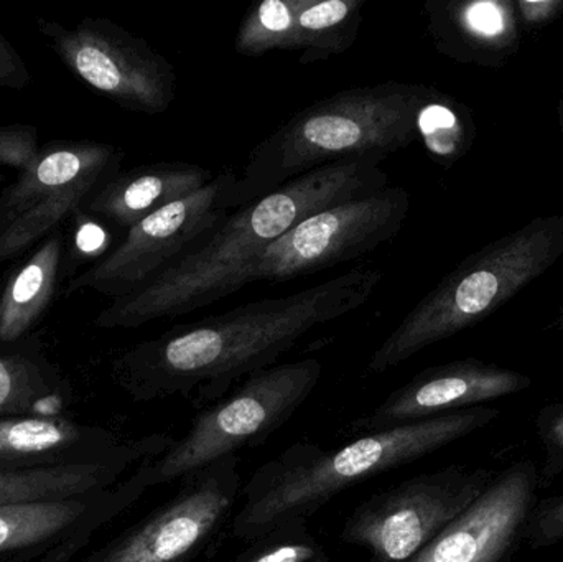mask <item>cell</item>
Wrapping results in <instances>:
<instances>
[{
	"mask_svg": "<svg viewBox=\"0 0 563 562\" xmlns=\"http://www.w3.org/2000/svg\"><path fill=\"white\" fill-rule=\"evenodd\" d=\"M380 279L379 269L354 267L290 296L177 323L125 356V388L139 401L191 398L203 408L213 405L247 376L276 365L314 327L363 307Z\"/></svg>",
	"mask_w": 563,
	"mask_h": 562,
	"instance_id": "cell-1",
	"label": "cell"
},
{
	"mask_svg": "<svg viewBox=\"0 0 563 562\" xmlns=\"http://www.w3.org/2000/svg\"><path fill=\"white\" fill-rule=\"evenodd\" d=\"M380 158L338 162L244 205L190 253L118 304L109 322L134 327L175 319L238 293L241 271L303 218L389 187Z\"/></svg>",
	"mask_w": 563,
	"mask_h": 562,
	"instance_id": "cell-2",
	"label": "cell"
},
{
	"mask_svg": "<svg viewBox=\"0 0 563 562\" xmlns=\"http://www.w3.org/2000/svg\"><path fill=\"white\" fill-rule=\"evenodd\" d=\"M498 418L499 409L478 406L360 436L333 451L295 442L241 487L244 502L231 520V533L251 543L282 525L308 521L347 488L429 458Z\"/></svg>",
	"mask_w": 563,
	"mask_h": 562,
	"instance_id": "cell-3",
	"label": "cell"
},
{
	"mask_svg": "<svg viewBox=\"0 0 563 562\" xmlns=\"http://www.w3.org/2000/svg\"><path fill=\"white\" fill-rule=\"evenodd\" d=\"M439 92L430 86L384 81L307 106L251 151L241 174L231 172L221 207L238 210L338 162L386 161L419 141L420 114Z\"/></svg>",
	"mask_w": 563,
	"mask_h": 562,
	"instance_id": "cell-4",
	"label": "cell"
},
{
	"mask_svg": "<svg viewBox=\"0 0 563 562\" xmlns=\"http://www.w3.org/2000/svg\"><path fill=\"white\" fill-rule=\"evenodd\" d=\"M562 254L563 213L536 218L470 254L374 350L367 373L387 372L488 319L551 269Z\"/></svg>",
	"mask_w": 563,
	"mask_h": 562,
	"instance_id": "cell-5",
	"label": "cell"
},
{
	"mask_svg": "<svg viewBox=\"0 0 563 562\" xmlns=\"http://www.w3.org/2000/svg\"><path fill=\"white\" fill-rule=\"evenodd\" d=\"M321 373L320 360L303 359L247 376L220 401L205 406L187 434L161 458L142 462L148 487L180 482L221 459L264 444L310 398Z\"/></svg>",
	"mask_w": 563,
	"mask_h": 562,
	"instance_id": "cell-6",
	"label": "cell"
},
{
	"mask_svg": "<svg viewBox=\"0 0 563 562\" xmlns=\"http://www.w3.org/2000/svg\"><path fill=\"white\" fill-rule=\"evenodd\" d=\"M493 482L483 467L450 465L407 478L357 505L340 540L363 548L369 562H409L432 543Z\"/></svg>",
	"mask_w": 563,
	"mask_h": 562,
	"instance_id": "cell-7",
	"label": "cell"
},
{
	"mask_svg": "<svg viewBox=\"0 0 563 562\" xmlns=\"http://www.w3.org/2000/svg\"><path fill=\"white\" fill-rule=\"evenodd\" d=\"M409 208L410 195L394 185L323 208L244 267L236 290L257 280L287 283L373 253L402 230Z\"/></svg>",
	"mask_w": 563,
	"mask_h": 562,
	"instance_id": "cell-8",
	"label": "cell"
},
{
	"mask_svg": "<svg viewBox=\"0 0 563 562\" xmlns=\"http://www.w3.org/2000/svg\"><path fill=\"white\" fill-rule=\"evenodd\" d=\"M241 487L238 455L187 475L165 504L88 562H198L230 521Z\"/></svg>",
	"mask_w": 563,
	"mask_h": 562,
	"instance_id": "cell-9",
	"label": "cell"
},
{
	"mask_svg": "<svg viewBox=\"0 0 563 562\" xmlns=\"http://www.w3.org/2000/svg\"><path fill=\"white\" fill-rule=\"evenodd\" d=\"M531 385L528 375L478 359L430 366L394 389L373 411L354 419L346 434L360 438L446 412L478 408L483 403L526 392Z\"/></svg>",
	"mask_w": 563,
	"mask_h": 562,
	"instance_id": "cell-10",
	"label": "cell"
},
{
	"mask_svg": "<svg viewBox=\"0 0 563 562\" xmlns=\"http://www.w3.org/2000/svg\"><path fill=\"white\" fill-rule=\"evenodd\" d=\"M538 488L536 465L516 462L493 478L482 497L409 562L511 561L538 504Z\"/></svg>",
	"mask_w": 563,
	"mask_h": 562,
	"instance_id": "cell-11",
	"label": "cell"
},
{
	"mask_svg": "<svg viewBox=\"0 0 563 562\" xmlns=\"http://www.w3.org/2000/svg\"><path fill=\"white\" fill-rule=\"evenodd\" d=\"M230 174H218L207 187L134 224L124 246L104 267V279L121 280L131 296L203 243L230 217L231 211L221 207Z\"/></svg>",
	"mask_w": 563,
	"mask_h": 562,
	"instance_id": "cell-12",
	"label": "cell"
},
{
	"mask_svg": "<svg viewBox=\"0 0 563 562\" xmlns=\"http://www.w3.org/2000/svg\"><path fill=\"white\" fill-rule=\"evenodd\" d=\"M73 62L92 88L147 114L167 111L177 96L174 65L144 40L124 32L92 35L78 46Z\"/></svg>",
	"mask_w": 563,
	"mask_h": 562,
	"instance_id": "cell-13",
	"label": "cell"
},
{
	"mask_svg": "<svg viewBox=\"0 0 563 562\" xmlns=\"http://www.w3.org/2000/svg\"><path fill=\"white\" fill-rule=\"evenodd\" d=\"M423 9L433 45L455 62L501 68L519 52L512 0H429Z\"/></svg>",
	"mask_w": 563,
	"mask_h": 562,
	"instance_id": "cell-14",
	"label": "cell"
},
{
	"mask_svg": "<svg viewBox=\"0 0 563 562\" xmlns=\"http://www.w3.org/2000/svg\"><path fill=\"white\" fill-rule=\"evenodd\" d=\"M174 441L170 436L154 434L119 448L104 461L0 471V505L68 500L102 491L134 462L161 458Z\"/></svg>",
	"mask_w": 563,
	"mask_h": 562,
	"instance_id": "cell-15",
	"label": "cell"
},
{
	"mask_svg": "<svg viewBox=\"0 0 563 562\" xmlns=\"http://www.w3.org/2000/svg\"><path fill=\"white\" fill-rule=\"evenodd\" d=\"M217 175L211 168L187 162H162L139 168L115 185L109 208L124 223L137 224L161 208L207 187Z\"/></svg>",
	"mask_w": 563,
	"mask_h": 562,
	"instance_id": "cell-16",
	"label": "cell"
},
{
	"mask_svg": "<svg viewBox=\"0 0 563 562\" xmlns=\"http://www.w3.org/2000/svg\"><path fill=\"white\" fill-rule=\"evenodd\" d=\"M364 0H303L295 25L294 52L303 66L343 55L356 42Z\"/></svg>",
	"mask_w": 563,
	"mask_h": 562,
	"instance_id": "cell-17",
	"label": "cell"
},
{
	"mask_svg": "<svg viewBox=\"0 0 563 562\" xmlns=\"http://www.w3.org/2000/svg\"><path fill=\"white\" fill-rule=\"evenodd\" d=\"M88 508L76 498L0 505V553L49 540L75 525Z\"/></svg>",
	"mask_w": 563,
	"mask_h": 562,
	"instance_id": "cell-18",
	"label": "cell"
},
{
	"mask_svg": "<svg viewBox=\"0 0 563 562\" xmlns=\"http://www.w3.org/2000/svg\"><path fill=\"white\" fill-rule=\"evenodd\" d=\"M419 129L433 161L446 168L466 155L476 135L472 111L442 91L423 108Z\"/></svg>",
	"mask_w": 563,
	"mask_h": 562,
	"instance_id": "cell-19",
	"label": "cell"
},
{
	"mask_svg": "<svg viewBox=\"0 0 563 562\" xmlns=\"http://www.w3.org/2000/svg\"><path fill=\"white\" fill-rule=\"evenodd\" d=\"M303 0H263L240 23L234 49L246 58L273 52H294L295 25Z\"/></svg>",
	"mask_w": 563,
	"mask_h": 562,
	"instance_id": "cell-20",
	"label": "cell"
},
{
	"mask_svg": "<svg viewBox=\"0 0 563 562\" xmlns=\"http://www.w3.org/2000/svg\"><path fill=\"white\" fill-rule=\"evenodd\" d=\"M81 429L59 419L23 418L0 421V459L45 454L75 444Z\"/></svg>",
	"mask_w": 563,
	"mask_h": 562,
	"instance_id": "cell-21",
	"label": "cell"
},
{
	"mask_svg": "<svg viewBox=\"0 0 563 562\" xmlns=\"http://www.w3.org/2000/svg\"><path fill=\"white\" fill-rule=\"evenodd\" d=\"M321 553L323 547L311 535L308 521H291L251 541L231 562H310Z\"/></svg>",
	"mask_w": 563,
	"mask_h": 562,
	"instance_id": "cell-22",
	"label": "cell"
},
{
	"mask_svg": "<svg viewBox=\"0 0 563 562\" xmlns=\"http://www.w3.org/2000/svg\"><path fill=\"white\" fill-rule=\"evenodd\" d=\"M536 431L544 448L539 485L549 487L563 472V403H552L538 412Z\"/></svg>",
	"mask_w": 563,
	"mask_h": 562,
	"instance_id": "cell-23",
	"label": "cell"
},
{
	"mask_svg": "<svg viewBox=\"0 0 563 562\" xmlns=\"http://www.w3.org/2000/svg\"><path fill=\"white\" fill-rule=\"evenodd\" d=\"M526 540L532 550L555 547L563 541V494L538 502L526 525Z\"/></svg>",
	"mask_w": 563,
	"mask_h": 562,
	"instance_id": "cell-24",
	"label": "cell"
},
{
	"mask_svg": "<svg viewBox=\"0 0 563 562\" xmlns=\"http://www.w3.org/2000/svg\"><path fill=\"white\" fill-rule=\"evenodd\" d=\"M81 172V158L73 152H56L40 164L38 180L49 187L68 184Z\"/></svg>",
	"mask_w": 563,
	"mask_h": 562,
	"instance_id": "cell-25",
	"label": "cell"
},
{
	"mask_svg": "<svg viewBox=\"0 0 563 562\" xmlns=\"http://www.w3.org/2000/svg\"><path fill=\"white\" fill-rule=\"evenodd\" d=\"M515 7L518 22L528 30L544 29L563 13V0H518Z\"/></svg>",
	"mask_w": 563,
	"mask_h": 562,
	"instance_id": "cell-26",
	"label": "cell"
},
{
	"mask_svg": "<svg viewBox=\"0 0 563 562\" xmlns=\"http://www.w3.org/2000/svg\"><path fill=\"white\" fill-rule=\"evenodd\" d=\"M43 284V269L40 264L33 263L20 273L13 284L12 297L15 304H26L40 293Z\"/></svg>",
	"mask_w": 563,
	"mask_h": 562,
	"instance_id": "cell-27",
	"label": "cell"
},
{
	"mask_svg": "<svg viewBox=\"0 0 563 562\" xmlns=\"http://www.w3.org/2000/svg\"><path fill=\"white\" fill-rule=\"evenodd\" d=\"M106 234L98 224L86 223L82 224L81 230L76 234V246L82 251V253H95L99 247L104 244Z\"/></svg>",
	"mask_w": 563,
	"mask_h": 562,
	"instance_id": "cell-28",
	"label": "cell"
},
{
	"mask_svg": "<svg viewBox=\"0 0 563 562\" xmlns=\"http://www.w3.org/2000/svg\"><path fill=\"white\" fill-rule=\"evenodd\" d=\"M15 399V379L9 366L0 360V412L12 411Z\"/></svg>",
	"mask_w": 563,
	"mask_h": 562,
	"instance_id": "cell-29",
	"label": "cell"
},
{
	"mask_svg": "<svg viewBox=\"0 0 563 562\" xmlns=\"http://www.w3.org/2000/svg\"><path fill=\"white\" fill-rule=\"evenodd\" d=\"M558 114H559V124H561V131H562V135H563V89H562L561 99H559Z\"/></svg>",
	"mask_w": 563,
	"mask_h": 562,
	"instance_id": "cell-30",
	"label": "cell"
},
{
	"mask_svg": "<svg viewBox=\"0 0 563 562\" xmlns=\"http://www.w3.org/2000/svg\"><path fill=\"white\" fill-rule=\"evenodd\" d=\"M554 326H555V329H559V330H561V332H563V304H562L561 310H559L558 320H555Z\"/></svg>",
	"mask_w": 563,
	"mask_h": 562,
	"instance_id": "cell-31",
	"label": "cell"
},
{
	"mask_svg": "<svg viewBox=\"0 0 563 562\" xmlns=\"http://www.w3.org/2000/svg\"><path fill=\"white\" fill-rule=\"evenodd\" d=\"M310 562H331L330 558L327 557V553H321L320 557L314 558L313 561Z\"/></svg>",
	"mask_w": 563,
	"mask_h": 562,
	"instance_id": "cell-32",
	"label": "cell"
}]
</instances>
